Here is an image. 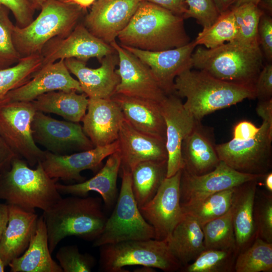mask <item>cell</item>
<instances>
[{
  "instance_id": "f907efd6",
  "label": "cell",
  "mask_w": 272,
  "mask_h": 272,
  "mask_svg": "<svg viewBox=\"0 0 272 272\" xmlns=\"http://www.w3.org/2000/svg\"><path fill=\"white\" fill-rule=\"evenodd\" d=\"M256 110L263 121H265L272 125V98L259 101Z\"/></svg>"
},
{
  "instance_id": "52a82bcc",
  "label": "cell",
  "mask_w": 272,
  "mask_h": 272,
  "mask_svg": "<svg viewBox=\"0 0 272 272\" xmlns=\"http://www.w3.org/2000/svg\"><path fill=\"white\" fill-rule=\"evenodd\" d=\"M99 267L104 272H127L126 266H146L166 272L182 265L170 251L167 241L155 239L132 240L99 246Z\"/></svg>"
},
{
  "instance_id": "11a10c76",
  "label": "cell",
  "mask_w": 272,
  "mask_h": 272,
  "mask_svg": "<svg viewBox=\"0 0 272 272\" xmlns=\"http://www.w3.org/2000/svg\"><path fill=\"white\" fill-rule=\"evenodd\" d=\"M257 6L264 13L271 16L272 0H260Z\"/></svg>"
},
{
  "instance_id": "3957f363",
  "label": "cell",
  "mask_w": 272,
  "mask_h": 272,
  "mask_svg": "<svg viewBox=\"0 0 272 272\" xmlns=\"http://www.w3.org/2000/svg\"><path fill=\"white\" fill-rule=\"evenodd\" d=\"M174 93L186 98L183 106L197 120L246 99H255L254 86L221 80L207 73L187 69L175 79Z\"/></svg>"
},
{
  "instance_id": "d4e9b609",
  "label": "cell",
  "mask_w": 272,
  "mask_h": 272,
  "mask_svg": "<svg viewBox=\"0 0 272 272\" xmlns=\"http://www.w3.org/2000/svg\"><path fill=\"white\" fill-rule=\"evenodd\" d=\"M9 220L0 241V256L6 266L26 250L34 234L39 217L35 212L8 205Z\"/></svg>"
},
{
  "instance_id": "7402d4cb",
  "label": "cell",
  "mask_w": 272,
  "mask_h": 272,
  "mask_svg": "<svg viewBox=\"0 0 272 272\" xmlns=\"http://www.w3.org/2000/svg\"><path fill=\"white\" fill-rule=\"evenodd\" d=\"M100 62L99 67L91 69L86 66V62L77 59H64L66 68L77 78L83 93L89 98L110 99L120 82L115 72L118 63L116 52L106 56Z\"/></svg>"
},
{
  "instance_id": "ab89813d",
  "label": "cell",
  "mask_w": 272,
  "mask_h": 272,
  "mask_svg": "<svg viewBox=\"0 0 272 272\" xmlns=\"http://www.w3.org/2000/svg\"><path fill=\"white\" fill-rule=\"evenodd\" d=\"M10 10L0 6V70L16 64L21 59L13 41L15 25L9 18Z\"/></svg>"
},
{
  "instance_id": "5b68a950",
  "label": "cell",
  "mask_w": 272,
  "mask_h": 272,
  "mask_svg": "<svg viewBox=\"0 0 272 272\" xmlns=\"http://www.w3.org/2000/svg\"><path fill=\"white\" fill-rule=\"evenodd\" d=\"M58 179L51 178L41 162L32 169L16 157L10 167L0 175V200L27 211H45L61 198L56 187Z\"/></svg>"
},
{
  "instance_id": "f35d334b",
  "label": "cell",
  "mask_w": 272,
  "mask_h": 272,
  "mask_svg": "<svg viewBox=\"0 0 272 272\" xmlns=\"http://www.w3.org/2000/svg\"><path fill=\"white\" fill-rule=\"evenodd\" d=\"M232 9L237 27V36L234 41L248 45H259L257 30L264 12L252 3L243 4Z\"/></svg>"
},
{
  "instance_id": "d6a6232c",
  "label": "cell",
  "mask_w": 272,
  "mask_h": 272,
  "mask_svg": "<svg viewBox=\"0 0 272 272\" xmlns=\"http://www.w3.org/2000/svg\"><path fill=\"white\" fill-rule=\"evenodd\" d=\"M41 54L22 58L16 64L0 70V104L7 94L30 80L41 68Z\"/></svg>"
},
{
  "instance_id": "836d02e7",
  "label": "cell",
  "mask_w": 272,
  "mask_h": 272,
  "mask_svg": "<svg viewBox=\"0 0 272 272\" xmlns=\"http://www.w3.org/2000/svg\"><path fill=\"white\" fill-rule=\"evenodd\" d=\"M232 205L226 214L201 226L203 234L205 249L237 250Z\"/></svg>"
},
{
  "instance_id": "ffe728a7",
  "label": "cell",
  "mask_w": 272,
  "mask_h": 272,
  "mask_svg": "<svg viewBox=\"0 0 272 272\" xmlns=\"http://www.w3.org/2000/svg\"><path fill=\"white\" fill-rule=\"evenodd\" d=\"M59 90L83 93L79 81L72 77L63 59L42 66L28 82L9 92L0 104L32 102L43 94Z\"/></svg>"
},
{
  "instance_id": "4316f807",
  "label": "cell",
  "mask_w": 272,
  "mask_h": 272,
  "mask_svg": "<svg viewBox=\"0 0 272 272\" xmlns=\"http://www.w3.org/2000/svg\"><path fill=\"white\" fill-rule=\"evenodd\" d=\"M216 146L209 132L198 121L182 144V169L196 175L213 170L221 161Z\"/></svg>"
},
{
  "instance_id": "74e56055",
  "label": "cell",
  "mask_w": 272,
  "mask_h": 272,
  "mask_svg": "<svg viewBox=\"0 0 272 272\" xmlns=\"http://www.w3.org/2000/svg\"><path fill=\"white\" fill-rule=\"evenodd\" d=\"M236 250L208 248L180 270L185 272H230L234 270Z\"/></svg>"
},
{
  "instance_id": "7a4b0ae2",
  "label": "cell",
  "mask_w": 272,
  "mask_h": 272,
  "mask_svg": "<svg viewBox=\"0 0 272 272\" xmlns=\"http://www.w3.org/2000/svg\"><path fill=\"white\" fill-rule=\"evenodd\" d=\"M99 197L71 195L59 199L43 211L50 253L60 242L75 236L93 241L102 233L107 218Z\"/></svg>"
},
{
  "instance_id": "ac0fdd59",
  "label": "cell",
  "mask_w": 272,
  "mask_h": 272,
  "mask_svg": "<svg viewBox=\"0 0 272 272\" xmlns=\"http://www.w3.org/2000/svg\"><path fill=\"white\" fill-rule=\"evenodd\" d=\"M142 0H98L84 18L93 35L110 44L127 25Z\"/></svg>"
},
{
  "instance_id": "9a60e30c",
  "label": "cell",
  "mask_w": 272,
  "mask_h": 272,
  "mask_svg": "<svg viewBox=\"0 0 272 272\" xmlns=\"http://www.w3.org/2000/svg\"><path fill=\"white\" fill-rule=\"evenodd\" d=\"M110 45L118 57L115 70L120 82L115 94L149 99L161 103L167 96L149 67L138 57L114 41Z\"/></svg>"
},
{
  "instance_id": "681fc988",
  "label": "cell",
  "mask_w": 272,
  "mask_h": 272,
  "mask_svg": "<svg viewBox=\"0 0 272 272\" xmlns=\"http://www.w3.org/2000/svg\"><path fill=\"white\" fill-rule=\"evenodd\" d=\"M18 157L0 136V175L10 167L13 159Z\"/></svg>"
},
{
  "instance_id": "8d00e7d4",
  "label": "cell",
  "mask_w": 272,
  "mask_h": 272,
  "mask_svg": "<svg viewBox=\"0 0 272 272\" xmlns=\"http://www.w3.org/2000/svg\"><path fill=\"white\" fill-rule=\"evenodd\" d=\"M237 33L234 12L232 9H229L220 14L210 27L203 28L193 41L196 46L203 45L207 48H213L235 41Z\"/></svg>"
},
{
  "instance_id": "8992f818",
  "label": "cell",
  "mask_w": 272,
  "mask_h": 272,
  "mask_svg": "<svg viewBox=\"0 0 272 272\" xmlns=\"http://www.w3.org/2000/svg\"><path fill=\"white\" fill-rule=\"evenodd\" d=\"M40 11L39 15L26 27L14 26L13 43L21 58L40 54L50 39L66 36L85 12L64 0H45Z\"/></svg>"
},
{
  "instance_id": "680465c9",
  "label": "cell",
  "mask_w": 272,
  "mask_h": 272,
  "mask_svg": "<svg viewBox=\"0 0 272 272\" xmlns=\"http://www.w3.org/2000/svg\"><path fill=\"white\" fill-rule=\"evenodd\" d=\"M35 10H40L45 0H28Z\"/></svg>"
},
{
  "instance_id": "d6986e66",
  "label": "cell",
  "mask_w": 272,
  "mask_h": 272,
  "mask_svg": "<svg viewBox=\"0 0 272 272\" xmlns=\"http://www.w3.org/2000/svg\"><path fill=\"white\" fill-rule=\"evenodd\" d=\"M121 45L149 67L167 95L174 93L175 78L185 70L192 68L191 56L196 46L192 41L178 48L151 51Z\"/></svg>"
},
{
  "instance_id": "5bb4252c",
  "label": "cell",
  "mask_w": 272,
  "mask_h": 272,
  "mask_svg": "<svg viewBox=\"0 0 272 272\" xmlns=\"http://www.w3.org/2000/svg\"><path fill=\"white\" fill-rule=\"evenodd\" d=\"M115 52L112 46L93 35L83 22H79L66 36L56 37L48 41L40 54L42 67L60 59L70 58L86 62L90 58L96 57L100 61L106 56Z\"/></svg>"
},
{
  "instance_id": "7dc6e473",
  "label": "cell",
  "mask_w": 272,
  "mask_h": 272,
  "mask_svg": "<svg viewBox=\"0 0 272 272\" xmlns=\"http://www.w3.org/2000/svg\"><path fill=\"white\" fill-rule=\"evenodd\" d=\"M260 127H256L253 123L247 120L237 123L233 128L234 139L245 141L254 138L258 132Z\"/></svg>"
},
{
  "instance_id": "f1b7e54d",
  "label": "cell",
  "mask_w": 272,
  "mask_h": 272,
  "mask_svg": "<svg viewBox=\"0 0 272 272\" xmlns=\"http://www.w3.org/2000/svg\"><path fill=\"white\" fill-rule=\"evenodd\" d=\"M51 254L47 230L42 216L38 218L36 231L26 250L8 266L11 272H63Z\"/></svg>"
},
{
  "instance_id": "277c9868",
  "label": "cell",
  "mask_w": 272,
  "mask_h": 272,
  "mask_svg": "<svg viewBox=\"0 0 272 272\" xmlns=\"http://www.w3.org/2000/svg\"><path fill=\"white\" fill-rule=\"evenodd\" d=\"M259 45L229 42L213 48L198 47L191 56L192 67L224 81L254 86L263 67Z\"/></svg>"
},
{
  "instance_id": "8fae6325",
  "label": "cell",
  "mask_w": 272,
  "mask_h": 272,
  "mask_svg": "<svg viewBox=\"0 0 272 272\" xmlns=\"http://www.w3.org/2000/svg\"><path fill=\"white\" fill-rule=\"evenodd\" d=\"M265 175L243 173L221 161L212 171L196 175L181 170L180 202L182 209L193 206L215 193L259 180Z\"/></svg>"
},
{
  "instance_id": "e575fe53",
  "label": "cell",
  "mask_w": 272,
  "mask_h": 272,
  "mask_svg": "<svg viewBox=\"0 0 272 272\" xmlns=\"http://www.w3.org/2000/svg\"><path fill=\"white\" fill-rule=\"evenodd\" d=\"M236 187L215 193L193 206L182 209V211L202 226L229 210L233 203Z\"/></svg>"
},
{
  "instance_id": "60d3db41",
  "label": "cell",
  "mask_w": 272,
  "mask_h": 272,
  "mask_svg": "<svg viewBox=\"0 0 272 272\" xmlns=\"http://www.w3.org/2000/svg\"><path fill=\"white\" fill-rule=\"evenodd\" d=\"M56 258L63 272H90L96 263L92 255L82 253L76 245L61 247Z\"/></svg>"
},
{
  "instance_id": "91938a15",
  "label": "cell",
  "mask_w": 272,
  "mask_h": 272,
  "mask_svg": "<svg viewBox=\"0 0 272 272\" xmlns=\"http://www.w3.org/2000/svg\"><path fill=\"white\" fill-rule=\"evenodd\" d=\"M142 267H139L135 269V271L137 272H153L155 271L153 267L146 266H141Z\"/></svg>"
},
{
  "instance_id": "6da1fadb",
  "label": "cell",
  "mask_w": 272,
  "mask_h": 272,
  "mask_svg": "<svg viewBox=\"0 0 272 272\" xmlns=\"http://www.w3.org/2000/svg\"><path fill=\"white\" fill-rule=\"evenodd\" d=\"M182 16L142 0L127 25L119 33L120 44L157 51L185 45L190 42Z\"/></svg>"
},
{
  "instance_id": "e0dca14e",
  "label": "cell",
  "mask_w": 272,
  "mask_h": 272,
  "mask_svg": "<svg viewBox=\"0 0 272 272\" xmlns=\"http://www.w3.org/2000/svg\"><path fill=\"white\" fill-rule=\"evenodd\" d=\"M119 149L118 141L101 147L67 155H56L45 151L41 163L47 174L52 178L64 181L85 180L81 173L86 170L96 172L103 160Z\"/></svg>"
},
{
  "instance_id": "1f68e13d",
  "label": "cell",
  "mask_w": 272,
  "mask_h": 272,
  "mask_svg": "<svg viewBox=\"0 0 272 272\" xmlns=\"http://www.w3.org/2000/svg\"><path fill=\"white\" fill-rule=\"evenodd\" d=\"M167 162L145 161L131 171V188L139 208L150 201L166 177Z\"/></svg>"
},
{
  "instance_id": "2e32d148",
  "label": "cell",
  "mask_w": 272,
  "mask_h": 272,
  "mask_svg": "<svg viewBox=\"0 0 272 272\" xmlns=\"http://www.w3.org/2000/svg\"><path fill=\"white\" fill-rule=\"evenodd\" d=\"M160 105L166 125V177H169L183 168L182 144L199 121L186 110L181 100L173 94L168 95Z\"/></svg>"
},
{
  "instance_id": "6f0895ef",
  "label": "cell",
  "mask_w": 272,
  "mask_h": 272,
  "mask_svg": "<svg viewBox=\"0 0 272 272\" xmlns=\"http://www.w3.org/2000/svg\"><path fill=\"white\" fill-rule=\"evenodd\" d=\"M266 189L269 193L272 192V173H267L263 177Z\"/></svg>"
},
{
  "instance_id": "f546056e",
  "label": "cell",
  "mask_w": 272,
  "mask_h": 272,
  "mask_svg": "<svg viewBox=\"0 0 272 272\" xmlns=\"http://www.w3.org/2000/svg\"><path fill=\"white\" fill-rule=\"evenodd\" d=\"M184 214L167 241L170 251L182 267L192 262L205 249L201 225L191 216Z\"/></svg>"
},
{
  "instance_id": "603a6c76",
  "label": "cell",
  "mask_w": 272,
  "mask_h": 272,
  "mask_svg": "<svg viewBox=\"0 0 272 272\" xmlns=\"http://www.w3.org/2000/svg\"><path fill=\"white\" fill-rule=\"evenodd\" d=\"M117 140L121 157L120 169L131 172L137 165L143 162L167 161L165 141L137 130L125 119L120 127Z\"/></svg>"
},
{
  "instance_id": "cb8c5ba5",
  "label": "cell",
  "mask_w": 272,
  "mask_h": 272,
  "mask_svg": "<svg viewBox=\"0 0 272 272\" xmlns=\"http://www.w3.org/2000/svg\"><path fill=\"white\" fill-rule=\"evenodd\" d=\"M111 98L119 106L124 119L132 127L165 141L166 125L160 103L116 93Z\"/></svg>"
},
{
  "instance_id": "30bf717a",
  "label": "cell",
  "mask_w": 272,
  "mask_h": 272,
  "mask_svg": "<svg viewBox=\"0 0 272 272\" xmlns=\"http://www.w3.org/2000/svg\"><path fill=\"white\" fill-rule=\"evenodd\" d=\"M272 125L263 121L253 138L230 141L216 145L220 160L238 171L265 175L270 167L271 154Z\"/></svg>"
},
{
  "instance_id": "9f6ffc18",
  "label": "cell",
  "mask_w": 272,
  "mask_h": 272,
  "mask_svg": "<svg viewBox=\"0 0 272 272\" xmlns=\"http://www.w3.org/2000/svg\"><path fill=\"white\" fill-rule=\"evenodd\" d=\"M260 0H232L230 8L233 9L245 4L252 3L258 5Z\"/></svg>"
},
{
  "instance_id": "f5cc1de1",
  "label": "cell",
  "mask_w": 272,
  "mask_h": 272,
  "mask_svg": "<svg viewBox=\"0 0 272 272\" xmlns=\"http://www.w3.org/2000/svg\"><path fill=\"white\" fill-rule=\"evenodd\" d=\"M65 2L71 3L72 4H75L84 11H86V10L90 6L93 5L96 0H64Z\"/></svg>"
},
{
  "instance_id": "db71d44e",
  "label": "cell",
  "mask_w": 272,
  "mask_h": 272,
  "mask_svg": "<svg viewBox=\"0 0 272 272\" xmlns=\"http://www.w3.org/2000/svg\"><path fill=\"white\" fill-rule=\"evenodd\" d=\"M213 1L218 12L221 14L229 9L232 0H213Z\"/></svg>"
},
{
  "instance_id": "816d5d0a",
  "label": "cell",
  "mask_w": 272,
  "mask_h": 272,
  "mask_svg": "<svg viewBox=\"0 0 272 272\" xmlns=\"http://www.w3.org/2000/svg\"><path fill=\"white\" fill-rule=\"evenodd\" d=\"M9 220V207L8 204L0 202V241L7 227Z\"/></svg>"
},
{
  "instance_id": "94428289",
  "label": "cell",
  "mask_w": 272,
  "mask_h": 272,
  "mask_svg": "<svg viewBox=\"0 0 272 272\" xmlns=\"http://www.w3.org/2000/svg\"><path fill=\"white\" fill-rule=\"evenodd\" d=\"M5 265L0 256V272H4L5 270Z\"/></svg>"
},
{
  "instance_id": "7c38bea8",
  "label": "cell",
  "mask_w": 272,
  "mask_h": 272,
  "mask_svg": "<svg viewBox=\"0 0 272 272\" xmlns=\"http://www.w3.org/2000/svg\"><path fill=\"white\" fill-rule=\"evenodd\" d=\"M181 170L166 177L153 198L139 208L154 228L155 239L167 241L184 215L180 202Z\"/></svg>"
},
{
  "instance_id": "bcb514c9",
  "label": "cell",
  "mask_w": 272,
  "mask_h": 272,
  "mask_svg": "<svg viewBox=\"0 0 272 272\" xmlns=\"http://www.w3.org/2000/svg\"><path fill=\"white\" fill-rule=\"evenodd\" d=\"M256 98L259 101L272 98V63L263 66L254 84Z\"/></svg>"
},
{
  "instance_id": "b9f144b4",
  "label": "cell",
  "mask_w": 272,
  "mask_h": 272,
  "mask_svg": "<svg viewBox=\"0 0 272 272\" xmlns=\"http://www.w3.org/2000/svg\"><path fill=\"white\" fill-rule=\"evenodd\" d=\"M259 197L258 199L255 195L253 209L255 238L272 243L271 193L261 194Z\"/></svg>"
},
{
  "instance_id": "7bdbcfd3",
  "label": "cell",
  "mask_w": 272,
  "mask_h": 272,
  "mask_svg": "<svg viewBox=\"0 0 272 272\" xmlns=\"http://www.w3.org/2000/svg\"><path fill=\"white\" fill-rule=\"evenodd\" d=\"M185 2L187 10L183 18L195 19L203 28L212 25L220 14L213 0H185Z\"/></svg>"
},
{
  "instance_id": "d590c367",
  "label": "cell",
  "mask_w": 272,
  "mask_h": 272,
  "mask_svg": "<svg viewBox=\"0 0 272 272\" xmlns=\"http://www.w3.org/2000/svg\"><path fill=\"white\" fill-rule=\"evenodd\" d=\"M236 272H271L272 243L256 237L251 244L238 254Z\"/></svg>"
},
{
  "instance_id": "9c48e42d",
  "label": "cell",
  "mask_w": 272,
  "mask_h": 272,
  "mask_svg": "<svg viewBox=\"0 0 272 272\" xmlns=\"http://www.w3.org/2000/svg\"><path fill=\"white\" fill-rule=\"evenodd\" d=\"M36 111L32 102L0 104V136L30 167L41 162L45 152L38 147L32 135L31 123Z\"/></svg>"
},
{
  "instance_id": "484cf974",
  "label": "cell",
  "mask_w": 272,
  "mask_h": 272,
  "mask_svg": "<svg viewBox=\"0 0 272 272\" xmlns=\"http://www.w3.org/2000/svg\"><path fill=\"white\" fill-rule=\"evenodd\" d=\"M121 166V157L118 150L108 157L104 166L93 177L81 182L64 185L56 183L60 194L85 197L90 191L101 195L104 207L110 209L113 207L118 197L117 179Z\"/></svg>"
},
{
  "instance_id": "83f0119b",
  "label": "cell",
  "mask_w": 272,
  "mask_h": 272,
  "mask_svg": "<svg viewBox=\"0 0 272 272\" xmlns=\"http://www.w3.org/2000/svg\"><path fill=\"white\" fill-rule=\"evenodd\" d=\"M258 180H251L236 187L232 203L233 224L238 253L249 246L256 237L253 209Z\"/></svg>"
},
{
  "instance_id": "ee69618b",
  "label": "cell",
  "mask_w": 272,
  "mask_h": 272,
  "mask_svg": "<svg viewBox=\"0 0 272 272\" xmlns=\"http://www.w3.org/2000/svg\"><path fill=\"white\" fill-rule=\"evenodd\" d=\"M0 6L12 12L19 27H26L34 19L36 10L28 0H0Z\"/></svg>"
},
{
  "instance_id": "ba28073f",
  "label": "cell",
  "mask_w": 272,
  "mask_h": 272,
  "mask_svg": "<svg viewBox=\"0 0 272 272\" xmlns=\"http://www.w3.org/2000/svg\"><path fill=\"white\" fill-rule=\"evenodd\" d=\"M121 170V185L114 210L93 246L132 240L155 238L153 227L144 218L133 195L129 171Z\"/></svg>"
},
{
  "instance_id": "c3c4849f",
  "label": "cell",
  "mask_w": 272,
  "mask_h": 272,
  "mask_svg": "<svg viewBox=\"0 0 272 272\" xmlns=\"http://www.w3.org/2000/svg\"><path fill=\"white\" fill-rule=\"evenodd\" d=\"M157 5L173 13L182 16L187 10L185 0H144Z\"/></svg>"
},
{
  "instance_id": "44dd1931",
  "label": "cell",
  "mask_w": 272,
  "mask_h": 272,
  "mask_svg": "<svg viewBox=\"0 0 272 272\" xmlns=\"http://www.w3.org/2000/svg\"><path fill=\"white\" fill-rule=\"evenodd\" d=\"M124 120L120 108L111 98H89L82 127L94 147L104 146L118 139Z\"/></svg>"
},
{
  "instance_id": "4fadbf2b",
  "label": "cell",
  "mask_w": 272,
  "mask_h": 272,
  "mask_svg": "<svg viewBox=\"0 0 272 272\" xmlns=\"http://www.w3.org/2000/svg\"><path fill=\"white\" fill-rule=\"evenodd\" d=\"M31 128L34 141L47 151L67 155L72 150L86 151L94 147L79 123L61 121L36 111Z\"/></svg>"
},
{
  "instance_id": "4dcf8cb0",
  "label": "cell",
  "mask_w": 272,
  "mask_h": 272,
  "mask_svg": "<svg viewBox=\"0 0 272 272\" xmlns=\"http://www.w3.org/2000/svg\"><path fill=\"white\" fill-rule=\"evenodd\" d=\"M89 98L74 91H54L43 94L32 103L37 111L53 113L65 120L79 123L85 115Z\"/></svg>"
},
{
  "instance_id": "f6af8a7d",
  "label": "cell",
  "mask_w": 272,
  "mask_h": 272,
  "mask_svg": "<svg viewBox=\"0 0 272 272\" xmlns=\"http://www.w3.org/2000/svg\"><path fill=\"white\" fill-rule=\"evenodd\" d=\"M258 41L263 56L269 62L272 60V19L264 13L259 21Z\"/></svg>"
}]
</instances>
